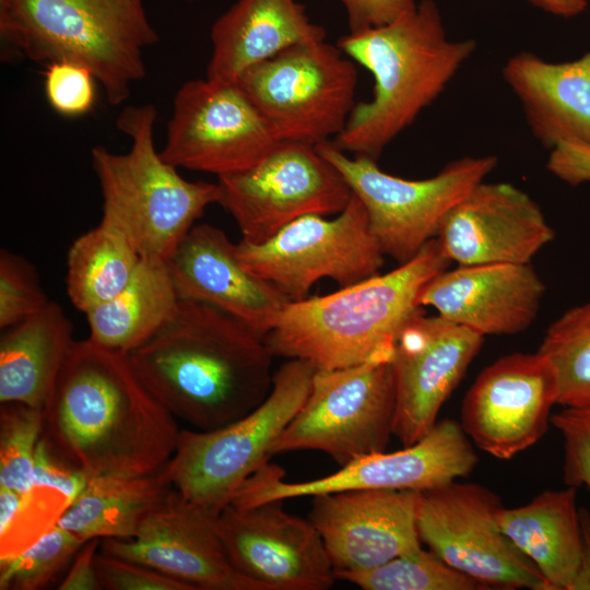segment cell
Wrapping results in <instances>:
<instances>
[{"mask_svg": "<svg viewBox=\"0 0 590 590\" xmlns=\"http://www.w3.org/2000/svg\"><path fill=\"white\" fill-rule=\"evenodd\" d=\"M179 433L127 353L75 340L44 409L42 437L58 457L90 477L157 473Z\"/></svg>", "mask_w": 590, "mask_h": 590, "instance_id": "cell-1", "label": "cell"}, {"mask_svg": "<svg viewBox=\"0 0 590 590\" xmlns=\"http://www.w3.org/2000/svg\"><path fill=\"white\" fill-rule=\"evenodd\" d=\"M273 354L264 335L210 305L179 300L146 342L128 353L138 378L197 430L235 422L271 391Z\"/></svg>", "mask_w": 590, "mask_h": 590, "instance_id": "cell-2", "label": "cell"}, {"mask_svg": "<svg viewBox=\"0 0 590 590\" xmlns=\"http://www.w3.org/2000/svg\"><path fill=\"white\" fill-rule=\"evenodd\" d=\"M337 46L374 78L373 96L354 106L331 142L354 155L379 157L446 88L476 49L452 40L433 0H422L398 20L340 37Z\"/></svg>", "mask_w": 590, "mask_h": 590, "instance_id": "cell-3", "label": "cell"}, {"mask_svg": "<svg viewBox=\"0 0 590 590\" xmlns=\"http://www.w3.org/2000/svg\"><path fill=\"white\" fill-rule=\"evenodd\" d=\"M450 263L434 238L386 274L290 302L266 343L273 356L305 359L317 369L391 361L401 330L422 309L423 287Z\"/></svg>", "mask_w": 590, "mask_h": 590, "instance_id": "cell-4", "label": "cell"}, {"mask_svg": "<svg viewBox=\"0 0 590 590\" xmlns=\"http://www.w3.org/2000/svg\"><path fill=\"white\" fill-rule=\"evenodd\" d=\"M0 37L32 61L87 67L113 106L146 75L144 50L158 42L143 0H0Z\"/></svg>", "mask_w": 590, "mask_h": 590, "instance_id": "cell-5", "label": "cell"}, {"mask_svg": "<svg viewBox=\"0 0 590 590\" xmlns=\"http://www.w3.org/2000/svg\"><path fill=\"white\" fill-rule=\"evenodd\" d=\"M157 110L127 106L117 129L131 140L127 153L92 149L105 221L120 229L142 258L168 260L204 210L217 203V184L185 179L154 145Z\"/></svg>", "mask_w": 590, "mask_h": 590, "instance_id": "cell-6", "label": "cell"}, {"mask_svg": "<svg viewBox=\"0 0 590 590\" xmlns=\"http://www.w3.org/2000/svg\"><path fill=\"white\" fill-rule=\"evenodd\" d=\"M316 370L305 359L291 358L273 374L264 401L244 417L212 430L180 429L163 469L173 487L217 516L269 460L273 445L306 400Z\"/></svg>", "mask_w": 590, "mask_h": 590, "instance_id": "cell-7", "label": "cell"}, {"mask_svg": "<svg viewBox=\"0 0 590 590\" xmlns=\"http://www.w3.org/2000/svg\"><path fill=\"white\" fill-rule=\"evenodd\" d=\"M236 83L278 141H331L356 105L355 62L326 40L291 46L248 68Z\"/></svg>", "mask_w": 590, "mask_h": 590, "instance_id": "cell-8", "label": "cell"}, {"mask_svg": "<svg viewBox=\"0 0 590 590\" xmlns=\"http://www.w3.org/2000/svg\"><path fill=\"white\" fill-rule=\"evenodd\" d=\"M316 146L364 204L384 253L399 264L437 237L448 212L498 164L495 155L465 156L448 163L433 177L413 180L384 172L368 156L351 157L331 141Z\"/></svg>", "mask_w": 590, "mask_h": 590, "instance_id": "cell-9", "label": "cell"}, {"mask_svg": "<svg viewBox=\"0 0 590 590\" xmlns=\"http://www.w3.org/2000/svg\"><path fill=\"white\" fill-rule=\"evenodd\" d=\"M396 389L391 361L317 369L303 405L271 456L319 450L341 468L386 450L393 435Z\"/></svg>", "mask_w": 590, "mask_h": 590, "instance_id": "cell-10", "label": "cell"}, {"mask_svg": "<svg viewBox=\"0 0 590 590\" xmlns=\"http://www.w3.org/2000/svg\"><path fill=\"white\" fill-rule=\"evenodd\" d=\"M243 264L291 302L308 297L324 278L343 288L379 274L385 253L356 196L333 219L302 216L261 244L239 240Z\"/></svg>", "mask_w": 590, "mask_h": 590, "instance_id": "cell-11", "label": "cell"}, {"mask_svg": "<svg viewBox=\"0 0 590 590\" xmlns=\"http://www.w3.org/2000/svg\"><path fill=\"white\" fill-rule=\"evenodd\" d=\"M219 198L241 240L261 244L309 214L337 215L353 192L316 145L278 142L252 166L217 177Z\"/></svg>", "mask_w": 590, "mask_h": 590, "instance_id": "cell-12", "label": "cell"}, {"mask_svg": "<svg viewBox=\"0 0 590 590\" xmlns=\"http://www.w3.org/2000/svg\"><path fill=\"white\" fill-rule=\"evenodd\" d=\"M504 506L476 483H449L417 492L418 535L446 564L488 589L548 590L536 566L502 531Z\"/></svg>", "mask_w": 590, "mask_h": 590, "instance_id": "cell-13", "label": "cell"}, {"mask_svg": "<svg viewBox=\"0 0 590 590\" xmlns=\"http://www.w3.org/2000/svg\"><path fill=\"white\" fill-rule=\"evenodd\" d=\"M477 461L460 422L446 418L413 445L365 456L317 480L286 482L284 470L266 461L241 484L231 504L245 508L269 500L353 489L421 492L469 475Z\"/></svg>", "mask_w": 590, "mask_h": 590, "instance_id": "cell-14", "label": "cell"}, {"mask_svg": "<svg viewBox=\"0 0 590 590\" xmlns=\"http://www.w3.org/2000/svg\"><path fill=\"white\" fill-rule=\"evenodd\" d=\"M278 142L237 83L186 81L173 102L162 157L217 177L246 169Z\"/></svg>", "mask_w": 590, "mask_h": 590, "instance_id": "cell-15", "label": "cell"}, {"mask_svg": "<svg viewBox=\"0 0 590 590\" xmlns=\"http://www.w3.org/2000/svg\"><path fill=\"white\" fill-rule=\"evenodd\" d=\"M283 499L227 505L215 528L234 568L266 590H326L335 577L323 541L310 522L287 514Z\"/></svg>", "mask_w": 590, "mask_h": 590, "instance_id": "cell-16", "label": "cell"}, {"mask_svg": "<svg viewBox=\"0 0 590 590\" xmlns=\"http://www.w3.org/2000/svg\"><path fill=\"white\" fill-rule=\"evenodd\" d=\"M557 382L538 352L505 355L485 367L461 405V427L484 452L507 460L533 446L551 423Z\"/></svg>", "mask_w": 590, "mask_h": 590, "instance_id": "cell-17", "label": "cell"}, {"mask_svg": "<svg viewBox=\"0 0 590 590\" xmlns=\"http://www.w3.org/2000/svg\"><path fill=\"white\" fill-rule=\"evenodd\" d=\"M484 337L439 315L418 310L401 330L391 359L396 409L393 435L403 446L424 437L441 405L480 352Z\"/></svg>", "mask_w": 590, "mask_h": 590, "instance_id": "cell-18", "label": "cell"}, {"mask_svg": "<svg viewBox=\"0 0 590 590\" xmlns=\"http://www.w3.org/2000/svg\"><path fill=\"white\" fill-rule=\"evenodd\" d=\"M215 515L173 487L132 539H102L99 550L146 565L192 590H266L229 562Z\"/></svg>", "mask_w": 590, "mask_h": 590, "instance_id": "cell-19", "label": "cell"}, {"mask_svg": "<svg viewBox=\"0 0 590 590\" xmlns=\"http://www.w3.org/2000/svg\"><path fill=\"white\" fill-rule=\"evenodd\" d=\"M311 498L309 520L334 571L370 569L422 548L416 491L353 489Z\"/></svg>", "mask_w": 590, "mask_h": 590, "instance_id": "cell-20", "label": "cell"}, {"mask_svg": "<svg viewBox=\"0 0 590 590\" xmlns=\"http://www.w3.org/2000/svg\"><path fill=\"white\" fill-rule=\"evenodd\" d=\"M555 237L540 205L508 182L475 186L444 217L437 239L458 266L530 263Z\"/></svg>", "mask_w": 590, "mask_h": 590, "instance_id": "cell-21", "label": "cell"}, {"mask_svg": "<svg viewBox=\"0 0 590 590\" xmlns=\"http://www.w3.org/2000/svg\"><path fill=\"white\" fill-rule=\"evenodd\" d=\"M180 300L215 307L262 335L291 302L249 271L227 235L210 224L194 225L167 260Z\"/></svg>", "mask_w": 590, "mask_h": 590, "instance_id": "cell-22", "label": "cell"}, {"mask_svg": "<svg viewBox=\"0 0 590 590\" xmlns=\"http://www.w3.org/2000/svg\"><path fill=\"white\" fill-rule=\"evenodd\" d=\"M544 293L545 284L530 263H487L439 272L425 284L418 300L485 337L528 329Z\"/></svg>", "mask_w": 590, "mask_h": 590, "instance_id": "cell-23", "label": "cell"}, {"mask_svg": "<svg viewBox=\"0 0 590 590\" xmlns=\"http://www.w3.org/2000/svg\"><path fill=\"white\" fill-rule=\"evenodd\" d=\"M503 76L544 146L551 150L564 141L590 145V50L559 63L523 51L507 60Z\"/></svg>", "mask_w": 590, "mask_h": 590, "instance_id": "cell-24", "label": "cell"}, {"mask_svg": "<svg viewBox=\"0 0 590 590\" xmlns=\"http://www.w3.org/2000/svg\"><path fill=\"white\" fill-rule=\"evenodd\" d=\"M208 79L236 83L248 68L298 44L324 40L298 0H236L212 24Z\"/></svg>", "mask_w": 590, "mask_h": 590, "instance_id": "cell-25", "label": "cell"}, {"mask_svg": "<svg viewBox=\"0 0 590 590\" xmlns=\"http://www.w3.org/2000/svg\"><path fill=\"white\" fill-rule=\"evenodd\" d=\"M74 342L71 320L52 300L34 316L3 329L0 403L22 402L44 411Z\"/></svg>", "mask_w": 590, "mask_h": 590, "instance_id": "cell-26", "label": "cell"}, {"mask_svg": "<svg viewBox=\"0 0 590 590\" xmlns=\"http://www.w3.org/2000/svg\"><path fill=\"white\" fill-rule=\"evenodd\" d=\"M498 523L536 566L548 590H569L581 552L577 488L546 489L523 506L503 507Z\"/></svg>", "mask_w": 590, "mask_h": 590, "instance_id": "cell-27", "label": "cell"}, {"mask_svg": "<svg viewBox=\"0 0 590 590\" xmlns=\"http://www.w3.org/2000/svg\"><path fill=\"white\" fill-rule=\"evenodd\" d=\"M172 489L163 470L145 475L91 476L58 524L83 543L132 539Z\"/></svg>", "mask_w": 590, "mask_h": 590, "instance_id": "cell-28", "label": "cell"}, {"mask_svg": "<svg viewBox=\"0 0 590 590\" xmlns=\"http://www.w3.org/2000/svg\"><path fill=\"white\" fill-rule=\"evenodd\" d=\"M179 300L167 261L142 258L115 297L85 314L88 339L128 354L165 324Z\"/></svg>", "mask_w": 590, "mask_h": 590, "instance_id": "cell-29", "label": "cell"}, {"mask_svg": "<svg viewBox=\"0 0 590 590\" xmlns=\"http://www.w3.org/2000/svg\"><path fill=\"white\" fill-rule=\"evenodd\" d=\"M141 259L120 229L101 220L68 250L66 288L72 305L85 315L108 302L128 284Z\"/></svg>", "mask_w": 590, "mask_h": 590, "instance_id": "cell-30", "label": "cell"}, {"mask_svg": "<svg viewBox=\"0 0 590 590\" xmlns=\"http://www.w3.org/2000/svg\"><path fill=\"white\" fill-rule=\"evenodd\" d=\"M538 353L554 370L557 404L590 405V300L551 323Z\"/></svg>", "mask_w": 590, "mask_h": 590, "instance_id": "cell-31", "label": "cell"}, {"mask_svg": "<svg viewBox=\"0 0 590 590\" xmlns=\"http://www.w3.org/2000/svg\"><path fill=\"white\" fill-rule=\"evenodd\" d=\"M334 577L364 590L485 589L479 581L449 566L432 551L423 548L370 569L334 571Z\"/></svg>", "mask_w": 590, "mask_h": 590, "instance_id": "cell-32", "label": "cell"}, {"mask_svg": "<svg viewBox=\"0 0 590 590\" xmlns=\"http://www.w3.org/2000/svg\"><path fill=\"white\" fill-rule=\"evenodd\" d=\"M44 411L22 402L0 403V486L19 495L33 485L34 456Z\"/></svg>", "mask_w": 590, "mask_h": 590, "instance_id": "cell-33", "label": "cell"}, {"mask_svg": "<svg viewBox=\"0 0 590 590\" xmlns=\"http://www.w3.org/2000/svg\"><path fill=\"white\" fill-rule=\"evenodd\" d=\"M83 545L59 524L14 555L0 557V590H38L49 585Z\"/></svg>", "mask_w": 590, "mask_h": 590, "instance_id": "cell-34", "label": "cell"}, {"mask_svg": "<svg viewBox=\"0 0 590 590\" xmlns=\"http://www.w3.org/2000/svg\"><path fill=\"white\" fill-rule=\"evenodd\" d=\"M71 505L57 488L33 484L21 495L19 507L8 528L0 533V557L27 548L56 527Z\"/></svg>", "mask_w": 590, "mask_h": 590, "instance_id": "cell-35", "label": "cell"}, {"mask_svg": "<svg viewBox=\"0 0 590 590\" xmlns=\"http://www.w3.org/2000/svg\"><path fill=\"white\" fill-rule=\"evenodd\" d=\"M51 300L36 268L23 256L0 251V329L14 326L43 310Z\"/></svg>", "mask_w": 590, "mask_h": 590, "instance_id": "cell-36", "label": "cell"}, {"mask_svg": "<svg viewBox=\"0 0 590 590\" xmlns=\"http://www.w3.org/2000/svg\"><path fill=\"white\" fill-rule=\"evenodd\" d=\"M44 78L47 101L58 114L79 117L93 108L96 79L87 67L73 60H56L46 64Z\"/></svg>", "mask_w": 590, "mask_h": 590, "instance_id": "cell-37", "label": "cell"}, {"mask_svg": "<svg viewBox=\"0 0 590 590\" xmlns=\"http://www.w3.org/2000/svg\"><path fill=\"white\" fill-rule=\"evenodd\" d=\"M551 424L564 440L565 484L590 488V405L563 406L551 415Z\"/></svg>", "mask_w": 590, "mask_h": 590, "instance_id": "cell-38", "label": "cell"}, {"mask_svg": "<svg viewBox=\"0 0 590 590\" xmlns=\"http://www.w3.org/2000/svg\"><path fill=\"white\" fill-rule=\"evenodd\" d=\"M95 568L102 589L107 590H192L146 565L97 552Z\"/></svg>", "mask_w": 590, "mask_h": 590, "instance_id": "cell-39", "label": "cell"}, {"mask_svg": "<svg viewBox=\"0 0 590 590\" xmlns=\"http://www.w3.org/2000/svg\"><path fill=\"white\" fill-rule=\"evenodd\" d=\"M88 477L58 457L40 437L34 456L33 484L57 488L64 493L72 504L86 486Z\"/></svg>", "mask_w": 590, "mask_h": 590, "instance_id": "cell-40", "label": "cell"}, {"mask_svg": "<svg viewBox=\"0 0 590 590\" xmlns=\"http://www.w3.org/2000/svg\"><path fill=\"white\" fill-rule=\"evenodd\" d=\"M343 4L350 33L389 24L413 11L414 0H340Z\"/></svg>", "mask_w": 590, "mask_h": 590, "instance_id": "cell-41", "label": "cell"}, {"mask_svg": "<svg viewBox=\"0 0 590 590\" xmlns=\"http://www.w3.org/2000/svg\"><path fill=\"white\" fill-rule=\"evenodd\" d=\"M546 167L571 186L590 182V145L577 141L560 142L551 149Z\"/></svg>", "mask_w": 590, "mask_h": 590, "instance_id": "cell-42", "label": "cell"}, {"mask_svg": "<svg viewBox=\"0 0 590 590\" xmlns=\"http://www.w3.org/2000/svg\"><path fill=\"white\" fill-rule=\"evenodd\" d=\"M102 539H92L83 543L74 556L72 566L59 583V590H98L102 589L95 568V556Z\"/></svg>", "mask_w": 590, "mask_h": 590, "instance_id": "cell-43", "label": "cell"}, {"mask_svg": "<svg viewBox=\"0 0 590 590\" xmlns=\"http://www.w3.org/2000/svg\"><path fill=\"white\" fill-rule=\"evenodd\" d=\"M581 528V552L576 576L569 590H590V512L579 508Z\"/></svg>", "mask_w": 590, "mask_h": 590, "instance_id": "cell-44", "label": "cell"}, {"mask_svg": "<svg viewBox=\"0 0 590 590\" xmlns=\"http://www.w3.org/2000/svg\"><path fill=\"white\" fill-rule=\"evenodd\" d=\"M539 9L562 17H573L582 13L587 7V0H527Z\"/></svg>", "mask_w": 590, "mask_h": 590, "instance_id": "cell-45", "label": "cell"}, {"mask_svg": "<svg viewBox=\"0 0 590 590\" xmlns=\"http://www.w3.org/2000/svg\"><path fill=\"white\" fill-rule=\"evenodd\" d=\"M21 495L14 491L0 486V533L3 532L11 522L20 504Z\"/></svg>", "mask_w": 590, "mask_h": 590, "instance_id": "cell-46", "label": "cell"}, {"mask_svg": "<svg viewBox=\"0 0 590 590\" xmlns=\"http://www.w3.org/2000/svg\"><path fill=\"white\" fill-rule=\"evenodd\" d=\"M188 2H197V1H201V0H186Z\"/></svg>", "mask_w": 590, "mask_h": 590, "instance_id": "cell-47", "label": "cell"}]
</instances>
